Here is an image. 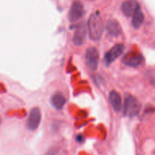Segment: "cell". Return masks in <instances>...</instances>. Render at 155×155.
<instances>
[{
  "mask_svg": "<svg viewBox=\"0 0 155 155\" xmlns=\"http://www.w3.org/2000/svg\"><path fill=\"white\" fill-rule=\"evenodd\" d=\"M105 29L108 35L113 37H117L121 33V27L117 20H109L106 24Z\"/></svg>",
  "mask_w": 155,
  "mask_h": 155,
  "instance_id": "cell-11",
  "label": "cell"
},
{
  "mask_svg": "<svg viewBox=\"0 0 155 155\" xmlns=\"http://www.w3.org/2000/svg\"><path fill=\"white\" fill-rule=\"evenodd\" d=\"M145 20V15L142 13L141 10L137 11L134 15H133V19H132V25L134 28L138 29L142 25Z\"/></svg>",
  "mask_w": 155,
  "mask_h": 155,
  "instance_id": "cell-13",
  "label": "cell"
},
{
  "mask_svg": "<svg viewBox=\"0 0 155 155\" xmlns=\"http://www.w3.org/2000/svg\"><path fill=\"white\" fill-rule=\"evenodd\" d=\"M109 102L112 108L116 112H120L122 109V98L117 91L112 90L109 94Z\"/></svg>",
  "mask_w": 155,
  "mask_h": 155,
  "instance_id": "cell-10",
  "label": "cell"
},
{
  "mask_svg": "<svg viewBox=\"0 0 155 155\" xmlns=\"http://www.w3.org/2000/svg\"><path fill=\"white\" fill-rule=\"evenodd\" d=\"M86 61L88 68L91 71H96L99 61V52L95 47H89L86 52Z\"/></svg>",
  "mask_w": 155,
  "mask_h": 155,
  "instance_id": "cell-3",
  "label": "cell"
},
{
  "mask_svg": "<svg viewBox=\"0 0 155 155\" xmlns=\"http://www.w3.org/2000/svg\"><path fill=\"white\" fill-rule=\"evenodd\" d=\"M87 26L89 37L92 40H99L104 30V24L98 12H95L90 15L88 20Z\"/></svg>",
  "mask_w": 155,
  "mask_h": 155,
  "instance_id": "cell-1",
  "label": "cell"
},
{
  "mask_svg": "<svg viewBox=\"0 0 155 155\" xmlns=\"http://www.w3.org/2000/svg\"><path fill=\"white\" fill-rule=\"evenodd\" d=\"M41 121V112L38 107L31 109L27 119V127L30 131H34L39 127Z\"/></svg>",
  "mask_w": 155,
  "mask_h": 155,
  "instance_id": "cell-5",
  "label": "cell"
},
{
  "mask_svg": "<svg viewBox=\"0 0 155 155\" xmlns=\"http://www.w3.org/2000/svg\"><path fill=\"white\" fill-rule=\"evenodd\" d=\"M86 26L84 24L81 23L77 26L74 35V43L76 45H82L85 42L86 39Z\"/></svg>",
  "mask_w": 155,
  "mask_h": 155,
  "instance_id": "cell-9",
  "label": "cell"
},
{
  "mask_svg": "<svg viewBox=\"0 0 155 155\" xmlns=\"http://www.w3.org/2000/svg\"><path fill=\"white\" fill-rule=\"evenodd\" d=\"M121 10L127 17H131L140 10V5L136 0H127L121 5Z\"/></svg>",
  "mask_w": 155,
  "mask_h": 155,
  "instance_id": "cell-7",
  "label": "cell"
},
{
  "mask_svg": "<svg viewBox=\"0 0 155 155\" xmlns=\"http://www.w3.org/2000/svg\"><path fill=\"white\" fill-rule=\"evenodd\" d=\"M76 140H77V142H79V143H82V142H83V141H84V137H83L82 135H78V136H77V138H76Z\"/></svg>",
  "mask_w": 155,
  "mask_h": 155,
  "instance_id": "cell-14",
  "label": "cell"
},
{
  "mask_svg": "<svg viewBox=\"0 0 155 155\" xmlns=\"http://www.w3.org/2000/svg\"><path fill=\"white\" fill-rule=\"evenodd\" d=\"M124 51V45L123 44H116L114 45L104 55V61L106 64H110L116 61L122 54Z\"/></svg>",
  "mask_w": 155,
  "mask_h": 155,
  "instance_id": "cell-6",
  "label": "cell"
},
{
  "mask_svg": "<svg viewBox=\"0 0 155 155\" xmlns=\"http://www.w3.org/2000/svg\"><path fill=\"white\" fill-rule=\"evenodd\" d=\"M84 15V8L80 2H74L71 5L69 12V19L71 22L80 20Z\"/></svg>",
  "mask_w": 155,
  "mask_h": 155,
  "instance_id": "cell-8",
  "label": "cell"
},
{
  "mask_svg": "<svg viewBox=\"0 0 155 155\" xmlns=\"http://www.w3.org/2000/svg\"><path fill=\"white\" fill-rule=\"evenodd\" d=\"M51 104L53 107L57 110H61L63 108L64 104H66L65 97L61 93H55L51 96Z\"/></svg>",
  "mask_w": 155,
  "mask_h": 155,
  "instance_id": "cell-12",
  "label": "cell"
},
{
  "mask_svg": "<svg viewBox=\"0 0 155 155\" xmlns=\"http://www.w3.org/2000/svg\"><path fill=\"white\" fill-rule=\"evenodd\" d=\"M124 114L129 117H133L139 114L141 110V104L139 100L133 95H126L123 106Z\"/></svg>",
  "mask_w": 155,
  "mask_h": 155,
  "instance_id": "cell-2",
  "label": "cell"
},
{
  "mask_svg": "<svg viewBox=\"0 0 155 155\" xmlns=\"http://www.w3.org/2000/svg\"><path fill=\"white\" fill-rule=\"evenodd\" d=\"M143 61L144 58L142 54L138 52H128L122 59L123 63L130 68H137L140 66Z\"/></svg>",
  "mask_w": 155,
  "mask_h": 155,
  "instance_id": "cell-4",
  "label": "cell"
},
{
  "mask_svg": "<svg viewBox=\"0 0 155 155\" xmlns=\"http://www.w3.org/2000/svg\"><path fill=\"white\" fill-rule=\"evenodd\" d=\"M1 124H2V119L1 117H0V125H1Z\"/></svg>",
  "mask_w": 155,
  "mask_h": 155,
  "instance_id": "cell-15",
  "label": "cell"
}]
</instances>
